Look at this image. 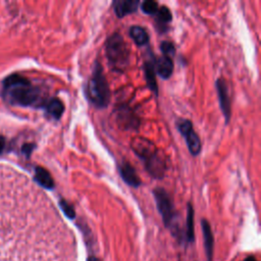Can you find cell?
<instances>
[{
  "instance_id": "cell-1",
  "label": "cell",
  "mask_w": 261,
  "mask_h": 261,
  "mask_svg": "<svg viewBox=\"0 0 261 261\" xmlns=\"http://www.w3.org/2000/svg\"><path fill=\"white\" fill-rule=\"evenodd\" d=\"M2 91L4 97L15 105L43 107L46 102L42 98L41 90L18 73L10 74L3 81Z\"/></svg>"
},
{
  "instance_id": "cell-2",
  "label": "cell",
  "mask_w": 261,
  "mask_h": 261,
  "mask_svg": "<svg viewBox=\"0 0 261 261\" xmlns=\"http://www.w3.org/2000/svg\"><path fill=\"white\" fill-rule=\"evenodd\" d=\"M130 148L140 157L146 170L155 178H162L165 174L167 163L164 155L148 139L137 137L130 142Z\"/></svg>"
},
{
  "instance_id": "cell-3",
  "label": "cell",
  "mask_w": 261,
  "mask_h": 261,
  "mask_svg": "<svg viewBox=\"0 0 261 261\" xmlns=\"http://www.w3.org/2000/svg\"><path fill=\"white\" fill-rule=\"evenodd\" d=\"M87 99L97 108H105L110 102V89L107 80L103 73L102 65L95 61L92 75L85 87Z\"/></svg>"
},
{
  "instance_id": "cell-4",
  "label": "cell",
  "mask_w": 261,
  "mask_h": 261,
  "mask_svg": "<svg viewBox=\"0 0 261 261\" xmlns=\"http://www.w3.org/2000/svg\"><path fill=\"white\" fill-rule=\"evenodd\" d=\"M105 53L109 65L118 72H122L129 63V50L120 34L114 33L105 43Z\"/></svg>"
},
{
  "instance_id": "cell-5",
  "label": "cell",
  "mask_w": 261,
  "mask_h": 261,
  "mask_svg": "<svg viewBox=\"0 0 261 261\" xmlns=\"http://www.w3.org/2000/svg\"><path fill=\"white\" fill-rule=\"evenodd\" d=\"M175 124L179 134L185 138L190 153L193 156H197L201 152L202 143L198 134L194 130L191 120L187 118H179L176 120Z\"/></svg>"
},
{
  "instance_id": "cell-6",
  "label": "cell",
  "mask_w": 261,
  "mask_h": 261,
  "mask_svg": "<svg viewBox=\"0 0 261 261\" xmlns=\"http://www.w3.org/2000/svg\"><path fill=\"white\" fill-rule=\"evenodd\" d=\"M153 195L156 201L157 209L162 216L164 224L166 226H171L175 217V213L169 194L163 188L159 187L153 190Z\"/></svg>"
},
{
  "instance_id": "cell-7",
  "label": "cell",
  "mask_w": 261,
  "mask_h": 261,
  "mask_svg": "<svg viewBox=\"0 0 261 261\" xmlns=\"http://www.w3.org/2000/svg\"><path fill=\"white\" fill-rule=\"evenodd\" d=\"M215 87H216L219 106H220L221 112L224 116L225 123L227 124L230 120V113H231L230 99H229V95H228V87H227L225 80L222 77L217 79V81L215 83Z\"/></svg>"
},
{
  "instance_id": "cell-8",
  "label": "cell",
  "mask_w": 261,
  "mask_h": 261,
  "mask_svg": "<svg viewBox=\"0 0 261 261\" xmlns=\"http://www.w3.org/2000/svg\"><path fill=\"white\" fill-rule=\"evenodd\" d=\"M155 56L151 50H148L147 57L144 61V71H145V79L148 88L155 94L158 95V86L156 82V73H155Z\"/></svg>"
},
{
  "instance_id": "cell-9",
  "label": "cell",
  "mask_w": 261,
  "mask_h": 261,
  "mask_svg": "<svg viewBox=\"0 0 261 261\" xmlns=\"http://www.w3.org/2000/svg\"><path fill=\"white\" fill-rule=\"evenodd\" d=\"M118 173L122 180L133 188H139L141 186V179L136 172V169L127 162L123 161L118 165Z\"/></svg>"
},
{
  "instance_id": "cell-10",
  "label": "cell",
  "mask_w": 261,
  "mask_h": 261,
  "mask_svg": "<svg viewBox=\"0 0 261 261\" xmlns=\"http://www.w3.org/2000/svg\"><path fill=\"white\" fill-rule=\"evenodd\" d=\"M139 0H115L112 3L114 13L118 18L124 17L127 14L134 13L139 8Z\"/></svg>"
},
{
  "instance_id": "cell-11",
  "label": "cell",
  "mask_w": 261,
  "mask_h": 261,
  "mask_svg": "<svg viewBox=\"0 0 261 261\" xmlns=\"http://www.w3.org/2000/svg\"><path fill=\"white\" fill-rule=\"evenodd\" d=\"M154 65H155V71L157 72V74L162 77V79H169L172 74L173 71V61L172 58L168 57V56H159L157 58H155L154 61Z\"/></svg>"
},
{
  "instance_id": "cell-12",
  "label": "cell",
  "mask_w": 261,
  "mask_h": 261,
  "mask_svg": "<svg viewBox=\"0 0 261 261\" xmlns=\"http://www.w3.org/2000/svg\"><path fill=\"white\" fill-rule=\"evenodd\" d=\"M43 108L45 112L55 120L60 119L64 112V104L58 98H51L49 100H46V102L43 105Z\"/></svg>"
},
{
  "instance_id": "cell-13",
  "label": "cell",
  "mask_w": 261,
  "mask_h": 261,
  "mask_svg": "<svg viewBox=\"0 0 261 261\" xmlns=\"http://www.w3.org/2000/svg\"><path fill=\"white\" fill-rule=\"evenodd\" d=\"M34 179L35 181L48 190H52L55 187V182L53 180L52 175L50 174V172L45 169L42 166H36L35 167V174H34Z\"/></svg>"
},
{
  "instance_id": "cell-14",
  "label": "cell",
  "mask_w": 261,
  "mask_h": 261,
  "mask_svg": "<svg viewBox=\"0 0 261 261\" xmlns=\"http://www.w3.org/2000/svg\"><path fill=\"white\" fill-rule=\"evenodd\" d=\"M156 17V29L160 33H165L168 30V23L171 21L172 16L169 8L165 5L159 7L157 13L154 15Z\"/></svg>"
},
{
  "instance_id": "cell-15",
  "label": "cell",
  "mask_w": 261,
  "mask_h": 261,
  "mask_svg": "<svg viewBox=\"0 0 261 261\" xmlns=\"http://www.w3.org/2000/svg\"><path fill=\"white\" fill-rule=\"evenodd\" d=\"M202 230H203V237H204V246L206 255L208 257V260L211 261L212 255H213V234L210 227L209 222L206 219H202L201 221Z\"/></svg>"
},
{
  "instance_id": "cell-16",
  "label": "cell",
  "mask_w": 261,
  "mask_h": 261,
  "mask_svg": "<svg viewBox=\"0 0 261 261\" xmlns=\"http://www.w3.org/2000/svg\"><path fill=\"white\" fill-rule=\"evenodd\" d=\"M129 37L138 46H145L149 42L148 32L140 25H133L129 28Z\"/></svg>"
},
{
  "instance_id": "cell-17",
  "label": "cell",
  "mask_w": 261,
  "mask_h": 261,
  "mask_svg": "<svg viewBox=\"0 0 261 261\" xmlns=\"http://www.w3.org/2000/svg\"><path fill=\"white\" fill-rule=\"evenodd\" d=\"M187 239L189 242L194 240V209L191 203L187 206Z\"/></svg>"
},
{
  "instance_id": "cell-18",
  "label": "cell",
  "mask_w": 261,
  "mask_h": 261,
  "mask_svg": "<svg viewBox=\"0 0 261 261\" xmlns=\"http://www.w3.org/2000/svg\"><path fill=\"white\" fill-rule=\"evenodd\" d=\"M141 9L145 14L148 15H155L159 9V5L156 1L153 0H146L141 4Z\"/></svg>"
},
{
  "instance_id": "cell-19",
  "label": "cell",
  "mask_w": 261,
  "mask_h": 261,
  "mask_svg": "<svg viewBox=\"0 0 261 261\" xmlns=\"http://www.w3.org/2000/svg\"><path fill=\"white\" fill-rule=\"evenodd\" d=\"M160 50L162 52V55L168 56L170 58H172L175 54V47L173 43L170 41H163L160 44Z\"/></svg>"
},
{
  "instance_id": "cell-20",
  "label": "cell",
  "mask_w": 261,
  "mask_h": 261,
  "mask_svg": "<svg viewBox=\"0 0 261 261\" xmlns=\"http://www.w3.org/2000/svg\"><path fill=\"white\" fill-rule=\"evenodd\" d=\"M59 206L61 208V210L64 212V214L70 218L73 219L75 217V212H74V208L64 199H59Z\"/></svg>"
},
{
  "instance_id": "cell-21",
  "label": "cell",
  "mask_w": 261,
  "mask_h": 261,
  "mask_svg": "<svg viewBox=\"0 0 261 261\" xmlns=\"http://www.w3.org/2000/svg\"><path fill=\"white\" fill-rule=\"evenodd\" d=\"M34 149H35V144H33V143H28V144H24V145L22 146L21 152H22L27 157H30Z\"/></svg>"
},
{
  "instance_id": "cell-22",
  "label": "cell",
  "mask_w": 261,
  "mask_h": 261,
  "mask_svg": "<svg viewBox=\"0 0 261 261\" xmlns=\"http://www.w3.org/2000/svg\"><path fill=\"white\" fill-rule=\"evenodd\" d=\"M4 146H5V139L0 136V153H2V151L4 150Z\"/></svg>"
},
{
  "instance_id": "cell-23",
  "label": "cell",
  "mask_w": 261,
  "mask_h": 261,
  "mask_svg": "<svg viewBox=\"0 0 261 261\" xmlns=\"http://www.w3.org/2000/svg\"><path fill=\"white\" fill-rule=\"evenodd\" d=\"M88 261H100V260L98 258H96V257H90L88 259Z\"/></svg>"
},
{
  "instance_id": "cell-24",
  "label": "cell",
  "mask_w": 261,
  "mask_h": 261,
  "mask_svg": "<svg viewBox=\"0 0 261 261\" xmlns=\"http://www.w3.org/2000/svg\"><path fill=\"white\" fill-rule=\"evenodd\" d=\"M246 261H256V259L254 258V257H252V256H250V257H248L247 259H246Z\"/></svg>"
}]
</instances>
